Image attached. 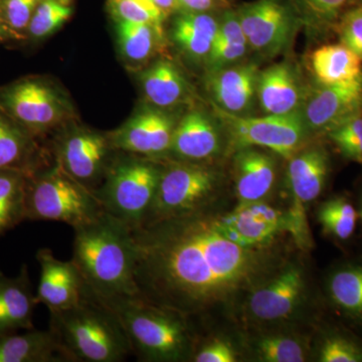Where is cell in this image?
Wrapping results in <instances>:
<instances>
[{"label":"cell","instance_id":"cell-1","mask_svg":"<svg viewBox=\"0 0 362 362\" xmlns=\"http://www.w3.org/2000/svg\"><path fill=\"white\" fill-rule=\"evenodd\" d=\"M204 209L132 228L140 296L192 313L250 278L256 265L251 249L226 239Z\"/></svg>","mask_w":362,"mask_h":362},{"label":"cell","instance_id":"cell-2","mask_svg":"<svg viewBox=\"0 0 362 362\" xmlns=\"http://www.w3.org/2000/svg\"><path fill=\"white\" fill-rule=\"evenodd\" d=\"M74 230L71 261L98 297L140 296L135 282L134 238L127 223L104 211Z\"/></svg>","mask_w":362,"mask_h":362},{"label":"cell","instance_id":"cell-3","mask_svg":"<svg viewBox=\"0 0 362 362\" xmlns=\"http://www.w3.org/2000/svg\"><path fill=\"white\" fill-rule=\"evenodd\" d=\"M49 314V329L76 362H121L132 354L118 317L88 285L78 303Z\"/></svg>","mask_w":362,"mask_h":362},{"label":"cell","instance_id":"cell-4","mask_svg":"<svg viewBox=\"0 0 362 362\" xmlns=\"http://www.w3.org/2000/svg\"><path fill=\"white\" fill-rule=\"evenodd\" d=\"M101 300L118 317L139 361H180L189 356L192 340L180 312L140 296Z\"/></svg>","mask_w":362,"mask_h":362},{"label":"cell","instance_id":"cell-5","mask_svg":"<svg viewBox=\"0 0 362 362\" xmlns=\"http://www.w3.org/2000/svg\"><path fill=\"white\" fill-rule=\"evenodd\" d=\"M104 211L94 192L58 163L28 176L25 220L59 221L75 228L94 221Z\"/></svg>","mask_w":362,"mask_h":362},{"label":"cell","instance_id":"cell-6","mask_svg":"<svg viewBox=\"0 0 362 362\" xmlns=\"http://www.w3.org/2000/svg\"><path fill=\"white\" fill-rule=\"evenodd\" d=\"M121 154L112 159L94 194L106 213L135 228L142 225L151 209L163 168L146 156Z\"/></svg>","mask_w":362,"mask_h":362},{"label":"cell","instance_id":"cell-7","mask_svg":"<svg viewBox=\"0 0 362 362\" xmlns=\"http://www.w3.org/2000/svg\"><path fill=\"white\" fill-rule=\"evenodd\" d=\"M216 185V171L197 162H175L165 166L162 169L156 199L141 226L206 207Z\"/></svg>","mask_w":362,"mask_h":362},{"label":"cell","instance_id":"cell-8","mask_svg":"<svg viewBox=\"0 0 362 362\" xmlns=\"http://www.w3.org/2000/svg\"><path fill=\"white\" fill-rule=\"evenodd\" d=\"M230 139L240 148L263 147L285 158H291L303 142L306 131L301 111L288 115L246 117L216 108Z\"/></svg>","mask_w":362,"mask_h":362},{"label":"cell","instance_id":"cell-9","mask_svg":"<svg viewBox=\"0 0 362 362\" xmlns=\"http://www.w3.org/2000/svg\"><path fill=\"white\" fill-rule=\"evenodd\" d=\"M0 108L33 136L58 127L66 119L63 98L47 83L32 78L0 90Z\"/></svg>","mask_w":362,"mask_h":362},{"label":"cell","instance_id":"cell-10","mask_svg":"<svg viewBox=\"0 0 362 362\" xmlns=\"http://www.w3.org/2000/svg\"><path fill=\"white\" fill-rule=\"evenodd\" d=\"M237 14L247 45L267 57L284 51L297 25L294 11L282 0H258L240 7Z\"/></svg>","mask_w":362,"mask_h":362},{"label":"cell","instance_id":"cell-11","mask_svg":"<svg viewBox=\"0 0 362 362\" xmlns=\"http://www.w3.org/2000/svg\"><path fill=\"white\" fill-rule=\"evenodd\" d=\"M57 163L92 192L103 182L110 165L112 146L109 136L94 131H70L56 146Z\"/></svg>","mask_w":362,"mask_h":362},{"label":"cell","instance_id":"cell-12","mask_svg":"<svg viewBox=\"0 0 362 362\" xmlns=\"http://www.w3.org/2000/svg\"><path fill=\"white\" fill-rule=\"evenodd\" d=\"M301 114L308 130L328 132L362 114V77L350 82L318 85L305 97Z\"/></svg>","mask_w":362,"mask_h":362},{"label":"cell","instance_id":"cell-13","mask_svg":"<svg viewBox=\"0 0 362 362\" xmlns=\"http://www.w3.org/2000/svg\"><path fill=\"white\" fill-rule=\"evenodd\" d=\"M176 124L168 114L148 109L132 117L120 129L109 135L118 151L146 157L161 156L170 150Z\"/></svg>","mask_w":362,"mask_h":362},{"label":"cell","instance_id":"cell-14","mask_svg":"<svg viewBox=\"0 0 362 362\" xmlns=\"http://www.w3.org/2000/svg\"><path fill=\"white\" fill-rule=\"evenodd\" d=\"M40 266V280L35 293L37 303L49 311L62 310L78 303L84 297L87 284L73 261H61L49 249L37 254Z\"/></svg>","mask_w":362,"mask_h":362},{"label":"cell","instance_id":"cell-15","mask_svg":"<svg viewBox=\"0 0 362 362\" xmlns=\"http://www.w3.org/2000/svg\"><path fill=\"white\" fill-rule=\"evenodd\" d=\"M216 228L240 247L259 246L286 226L282 214L261 202L239 204L233 213L214 218Z\"/></svg>","mask_w":362,"mask_h":362},{"label":"cell","instance_id":"cell-16","mask_svg":"<svg viewBox=\"0 0 362 362\" xmlns=\"http://www.w3.org/2000/svg\"><path fill=\"white\" fill-rule=\"evenodd\" d=\"M259 74L254 64L211 71L206 85L214 107L235 115L249 110L257 96Z\"/></svg>","mask_w":362,"mask_h":362},{"label":"cell","instance_id":"cell-17","mask_svg":"<svg viewBox=\"0 0 362 362\" xmlns=\"http://www.w3.org/2000/svg\"><path fill=\"white\" fill-rule=\"evenodd\" d=\"M37 303L28 267L16 277L0 272V337L33 329V312Z\"/></svg>","mask_w":362,"mask_h":362},{"label":"cell","instance_id":"cell-18","mask_svg":"<svg viewBox=\"0 0 362 362\" xmlns=\"http://www.w3.org/2000/svg\"><path fill=\"white\" fill-rule=\"evenodd\" d=\"M221 134L216 123L201 111H192L176 124L170 150L183 161L201 162L220 151Z\"/></svg>","mask_w":362,"mask_h":362},{"label":"cell","instance_id":"cell-19","mask_svg":"<svg viewBox=\"0 0 362 362\" xmlns=\"http://www.w3.org/2000/svg\"><path fill=\"white\" fill-rule=\"evenodd\" d=\"M257 97L267 115L295 113L301 110L305 99L294 69L284 63L259 71Z\"/></svg>","mask_w":362,"mask_h":362},{"label":"cell","instance_id":"cell-20","mask_svg":"<svg viewBox=\"0 0 362 362\" xmlns=\"http://www.w3.org/2000/svg\"><path fill=\"white\" fill-rule=\"evenodd\" d=\"M0 362H76L52 329L0 337Z\"/></svg>","mask_w":362,"mask_h":362},{"label":"cell","instance_id":"cell-21","mask_svg":"<svg viewBox=\"0 0 362 362\" xmlns=\"http://www.w3.org/2000/svg\"><path fill=\"white\" fill-rule=\"evenodd\" d=\"M303 289L302 272L298 268H289L254 292L250 299V310L261 320L285 318L297 306Z\"/></svg>","mask_w":362,"mask_h":362},{"label":"cell","instance_id":"cell-22","mask_svg":"<svg viewBox=\"0 0 362 362\" xmlns=\"http://www.w3.org/2000/svg\"><path fill=\"white\" fill-rule=\"evenodd\" d=\"M329 173V158L321 147H312L290 158L287 175L296 209L315 201L323 192Z\"/></svg>","mask_w":362,"mask_h":362},{"label":"cell","instance_id":"cell-23","mask_svg":"<svg viewBox=\"0 0 362 362\" xmlns=\"http://www.w3.org/2000/svg\"><path fill=\"white\" fill-rule=\"evenodd\" d=\"M237 195L240 204L261 202L276 180L275 162L263 152L244 148L235 158Z\"/></svg>","mask_w":362,"mask_h":362},{"label":"cell","instance_id":"cell-24","mask_svg":"<svg viewBox=\"0 0 362 362\" xmlns=\"http://www.w3.org/2000/svg\"><path fill=\"white\" fill-rule=\"evenodd\" d=\"M33 137L11 118L0 116V170L32 175L42 168L39 147Z\"/></svg>","mask_w":362,"mask_h":362},{"label":"cell","instance_id":"cell-25","mask_svg":"<svg viewBox=\"0 0 362 362\" xmlns=\"http://www.w3.org/2000/svg\"><path fill=\"white\" fill-rule=\"evenodd\" d=\"M310 64L320 85L339 84L362 77V59L343 44L318 47L312 52Z\"/></svg>","mask_w":362,"mask_h":362},{"label":"cell","instance_id":"cell-26","mask_svg":"<svg viewBox=\"0 0 362 362\" xmlns=\"http://www.w3.org/2000/svg\"><path fill=\"white\" fill-rule=\"evenodd\" d=\"M143 92L152 104L169 108L185 101L188 84L180 69L170 61L162 59L147 69L141 76Z\"/></svg>","mask_w":362,"mask_h":362},{"label":"cell","instance_id":"cell-27","mask_svg":"<svg viewBox=\"0 0 362 362\" xmlns=\"http://www.w3.org/2000/svg\"><path fill=\"white\" fill-rule=\"evenodd\" d=\"M218 21L206 13L185 11L176 18L173 37L192 58L206 59L218 32Z\"/></svg>","mask_w":362,"mask_h":362},{"label":"cell","instance_id":"cell-28","mask_svg":"<svg viewBox=\"0 0 362 362\" xmlns=\"http://www.w3.org/2000/svg\"><path fill=\"white\" fill-rule=\"evenodd\" d=\"M117 35L121 52L126 59L136 63L147 61L153 56L162 42V26L148 23L118 21Z\"/></svg>","mask_w":362,"mask_h":362},{"label":"cell","instance_id":"cell-29","mask_svg":"<svg viewBox=\"0 0 362 362\" xmlns=\"http://www.w3.org/2000/svg\"><path fill=\"white\" fill-rule=\"evenodd\" d=\"M28 173L0 170V235L25 221Z\"/></svg>","mask_w":362,"mask_h":362},{"label":"cell","instance_id":"cell-30","mask_svg":"<svg viewBox=\"0 0 362 362\" xmlns=\"http://www.w3.org/2000/svg\"><path fill=\"white\" fill-rule=\"evenodd\" d=\"M331 299L349 315L362 318V266L337 271L329 283Z\"/></svg>","mask_w":362,"mask_h":362},{"label":"cell","instance_id":"cell-31","mask_svg":"<svg viewBox=\"0 0 362 362\" xmlns=\"http://www.w3.org/2000/svg\"><path fill=\"white\" fill-rule=\"evenodd\" d=\"M357 218L356 209L343 197L324 202L318 213V220L324 230L339 240L349 239L354 235Z\"/></svg>","mask_w":362,"mask_h":362},{"label":"cell","instance_id":"cell-32","mask_svg":"<svg viewBox=\"0 0 362 362\" xmlns=\"http://www.w3.org/2000/svg\"><path fill=\"white\" fill-rule=\"evenodd\" d=\"M73 13L69 0H42L35 9L28 30L37 39L59 30Z\"/></svg>","mask_w":362,"mask_h":362},{"label":"cell","instance_id":"cell-33","mask_svg":"<svg viewBox=\"0 0 362 362\" xmlns=\"http://www.w3.org/2000/svg\"><path fill=\"white\" fill-rule=\"evenodd\" d=\"M109 6L118 21L162 26L168 18L153 0H109Z\"/></svg>","mask_w":362,"mask_h":362},{"label":"cell","instance_id":"cell-34","mask_svg":"<svg viewBox=\"0 0 362 362\" xmlns=\"http://www.w3.org/2000/svg\"><path fill=\"white\" fill-rule=\"evenodd\" d=\"M362 114L352 117L328 131L331 141L350 160L362 163Z\"/></svg>","mask_w":362,"mask_h":362},{"label":"cell","instance_id":"cell-35","mask_svg":"<svg viewBox=\"0 0 362 362\" xmlns=\"http://www.w3.org/2000/svg\"><path fill=\"white\" fill-rule=\"evenodd\" d=\"M259 354L267 362H302L303 349L296 340L286 337H267L259 343Z\"/></svg>","mask_w":362,"mask_h":362},{"label":"cell","instance_id":"cell-36","mask_svg":"<svg viewBox=\"0 0 362 362\" xmlns=\"http://www.w3.org/2000/svg\"><path fill=\"white\" fill-rule=\"evenodd\" d=\"M319 358L322 362H361L362 349L347 338L331 337L321 346Z\"/></svg>","mask_w":362,"mask_h":362},{"label":"cell","instance_id":"cell-37","mask_svg":"<svg viewBox=\"0 0 362 362\" xmlns=\"http://www.w3.org/2000/svg\"><path fill=\"white\" fill-rule=\"evenodd\" d=\"M247 45L230 44L225 42H214L211 52L206 57L209 71H216L232 66L244 58Z\"/></svg>","mask_w":362,"mask_h":362},{"label":"cell","instance_id":"cell-38","mask_svg":"<svg viewBox=\"0 0 362 362\" xmlns=\"http://www.w3.org/2000/svg\"><path fill=\"white\" fill-rule=\"evenodd\" d=\"M350 0H296L298 6L309 18L318 23L337 20Z\"/></svg>","mask_w":362,"mask_h":362},{"label":"cell","instance_id":"cell-39","mask_svg":"<svg viewBox=\"0 0 362 362\" xmlns=\"http://www.w3.org/2000/svg\"><path fill=\"white\" fill-rule=\"evenodd\" d=\"M341 44L362 59V6L343 16L339 25Z\"/></svg>","mask_w":362,"mask_h":362},{"label":"cell","instance_id":"cell-40","mask_svg":"<svg viewBox=\"0 0 362 362\" xmlns=\"http://www.w3.org/2000/svg\"><path fill=\"white\" fill-rule=\"evenodd\" d=\"M40 1L42 0H6L4 13L8 25L16 30L28 28Z\"/></svg>","mask_w":362,"mask_h":362},{"label":"cell","instance_id":"cell-41","mask_svg":"<svg viewBox=\"0 0 362 362\" xmlns=\"http://www.w3.org/2000/svg\"><path fill=\"white\" fill-rule=\"evenodd\" d=\"M214 42H230V44L247 45L246 37L235 11H226L220 23Z\"/></svg>","mask_w":362,"mask_h":362},{"label":"cell","instance_id":"cell-42","mask_svg":"<svg viewBox=\"0 0 362 362\" xmlns=\"http://www.w3.org/2000/svg\"><path fill=\"white\" fill-rule=\"evenodd\" d=\"M235 358L233 347L221 339L207 343L194 356V361L197 362H235L237 361Z\"/></svg>","mask_w":362,"mask_h":362},{"label":"cell","instance_id":"cell-43","mask_svg":"<svg viewBox=\"0 0 362 362\" xmlns=\"http://www.w3.org/2000/svg\"><path fill=\"white\" fill-rule=\"evenodd\" d=\"M181 9L185 11L195 13H207L214 9H226L228 7V0H178Z\"/></svg>","mask_w":362,"mask_h":362},{"label":"cell","instance_id":"cell-44","mask_svg":"<svg viewBox=\"0 0 362 362\" xmlns=\"http://www.w3.org/2000/svg\"><path fill=\"white\" fill-rule=\"evenodd\" d=\"M153 2L166 16L181 9L178 0H153Z\"/></svg>","mask_w":362,"mask_h":362},{"label":"cell","instance_id":"cell-45","mask_svg":"<svg viewBox=\"0 0 362 362\" xmlns=\"http://www.w3.org/2000/svg\"><path fill=\"white\" fill-rule=\"evenodd\" d=\"M4 25H2L1 21H0V42L4 40Z\"/></svg>","mask_w":362,"mask_h":362},{"label":"cell","instance_id":"cell-46","mask_svg":"<svg viewBox=\"0 0 362 362\" xmlns=\"http://www.w3.org/2000/svg\"><path fill=\"white\" fill-rule=\"evenodd\" d=\"M359 216H361V220H362V206H361V214H359Z\"/></svg>","mask_w":362,"mask_h":362}]
</instances>
